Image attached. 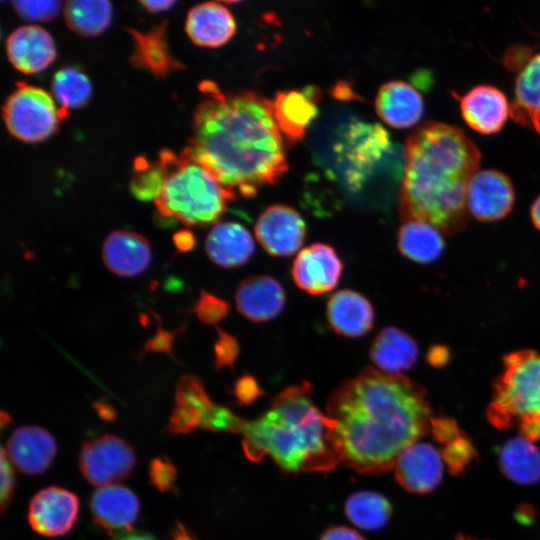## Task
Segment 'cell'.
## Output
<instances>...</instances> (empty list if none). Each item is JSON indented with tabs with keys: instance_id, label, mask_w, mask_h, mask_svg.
Instances as JSON below:
<instances>
[{
	"instance_id": "44dd1931",
	"label": "cell",
	"mask_w": 540,
	"mask_h": 540,
	"mask_svg": "<svg viewBox=\"0 0 540 540\" xmlns=\"http://www.w3.org/2000/svg\"><path fill=\"white\" fill-rule=\"evenodd\" d=\"M326 318L331 329L345 337L367 334L374 325V310L370 301L354 290L335 292L327 301Z\"/></svg>"
},
{
	"instance_id": "681fc988",
	"label": "cell",
	"mask_w": 540,
	"mask_h": 540,
	"mask_svg": "<svg viewBox=\"0 0 540 540\" xmlns=\"http://www.w3.org/2000/svg\"><path fill=\"white\" fill-rule=\"evenodd\" d=\"M514 516L518 523L530 525L535 519V511L530 505L522 504L517 507Z\"/></svg>"
},
{
	"instance_id": "7bdbcfd3",
	"label": "cell",
	"mask_w": 540,
	"mask_h": 540,
	"mask_svg": "<svg viewBox=\"0 0 540 540\" xmlns=\"http://www.w3.org/2000/svg\"><path fill=\"white\" fill-rule=\"evenodd\" d=\"M15 488V473L7 453L1 449V512H4L11 502Z\"/></svg>"
},
{
	"instance_id": "277c9868",
	"label": "cell",
	"mask_w": 540,
	"mask_h": 540,
	"mask_svg": "<svg viewBox=\"0 0 540 540\" xmlns=\"http://www.w3.org/2000/svg\"><path fill=\"white\" fill-rule=\"evenodd\" d=\"M310 391L306 381L288 386L266 412L251 421L244 419L239 434L249 460L270 456L290 473L328 472L343 463L336 424L314 404Z\"/></svg>"
},
{
	"instance_id": "1f68e13d",
	"label": "cell",
	"mask_w": 540,
	"mask_h": 540,
	"mask_svg": "<svg viewBox=\"0 0 540 540\" xmlns=\"http://www.w3.org/2000/svg\"><path fill=\"white\" fill-rule=\"evenodd\" d=\"M52 94L66 111L85 105L92 92L88 77L75 67H65L57 71L51 83Z\"/></svg>"
},
{
	"instance_id": "b9f144b4",
	"label": "cell",
	"mask_w": 540,
	"mask_h": 540,
	"mask_svg": "<svg viewBox=\"0 0 540 540\" xmlns=\"http://www.w3.org/2000/svg\"><path fill=\"white\" fill-rule=\"evenodd\" d=\"M432 438L445 446L464 434L457 421L448 416L433 417L430 424Z\"/></svg>"
},
{
	"instance_id": "c3c4849f",
	"label": "cell",
	"mask_w": 540,
	"mask_h": 540,
	"mask_svg": "<svg viewBox=\"0 0 540 540\" xmlns=\"http://www.w3.org/2000/svg\"><path fill=\"white\" fill-rule=\"evenodd\" d=\"M173 242L180 252H187L195 247L196 241L192 232L180 230L173 235Z\"/></svg>"
},
{
	"instance_id": "9f6ffc18",
	"label": "cell",
	"mask_w": 540,
	"mask_h": 540,
	"mask_svg": "<svg viewBox=\"0 0 540 540\" xmlns=\"http://www.w3.org/2000/svg\"><path fill=\"white\" fill-rule=\"evenodd\" d=\"M9 421V415L5 414L4 412L1 413V424H2V427L7 424V422Z\"/></svg>"
},
{
	"instance_id": "7dc6e473",
	"label": "cell",
	"mask_w": 540,
	"mask_h": 540,
	"mask_svg": "<svg viewBox=\"0 0 540 540\" xmlns=\"http://www.w3.org/2000/svg\"><path fill=\"white\" fill-rule=\"evenodd\" d=\"M520 436L523 438L535 442L540 440V419L537 418H525L519 421L517 425Z\"/></svg>"
},
{
	"instance_id": "f6af8a7d",
	"label": "cell",
	"mask_w": 540,
	"mask_h": 540,
	"mask_svg": "<svg viewBox=\"0 0 540 540\" xmlns=\"http://www.w3.org/2000/svg\"><path fill=\"white\" fill-rule=\"evenodd\" d=\"M178 332L179 330L168 331L159 326L157 332L144 344L142 354L148 352L166 353L172 357V343Z\"/></svg>"
},
{
	"instance_id": "d590c367",
	"label": "cell",
	"mask_w": 540,
	"mask_h": 540,
	"mask_svg": "<svg viewBox=\"0 0 540 540\" xmlns=\"http://www.w3.org/2000/svg\"><path fill=\"white\" fill-rule=\"evenodd\" d=\"M192 311L204 324H217L222 321L230 311L229 303L205 290L192 307Z\"/></svg>"
},
{
	"instance_id": "11a10c76",
	"label": "cell",
	"mask_w": 540,
	"mask_h": 540,
	"mask_svg": "<svg viewBox=\"0 0 540 540\" xmlns=\"http://www.w3.org/2000/svg\"><path fill=\"white\" fill-rule=\"evenodd\" d=\"M115 540H155V538L143 532H126Z\"/></svg>"
},
{
	"instance_id": "816d5d0a",
	"label": "cell",
	"mask_w": 540,
	"mask_h": 540,
	"mask_svg": "<svg viewBox=\"0 0 540 540\" xmlns=\"http://www.w3.org/2000/svg\"><path fill=\"white\" fill-rule=\"evenodd\" d=\"M170 540H197L196 537L182 523L177 522Z\"/></svg>"
},
{
	"instance_id": "d6a6232c",
	"label": "cell",
	"mask_w": 540,
	"mask_h": 540,
	"mask_svg": "<svg viewBox=\"0 0 540 540\" xmlns=\"http://www.w3.org/2000/svg\"><path fill=\"white\" fill-rule=\"evenodd\" d=\"M164 177L165 168L159 159L150 163L145 158H139L134 164L130 189L139 200H155L163 185Z\"/></svg>"
},
{
	"instance_id": "6f0895ef",
	"label": "cell",
	"mask_w": 540,
	"mask_h": 540,
	"mask_svg": "<svg viewBox=\"0 0 540 540\" xmlns=\"http://www.w3.org/2000/svg\"><path fill=\"white\" fill-rule=\"evenodd\" d=\"M457 539H458V540H472L470 537L464 536V535L458 536Z\"/></svg>"
},
{
	"instance_id": "e0dca14e",
	"label": "cell",
	"mask_w": 540,
	"mask_h": 540,
	"mask_svg": "<svg viewBox=\"0 0 540 540\" xmlns=\"http://www.w3.org/2000/svg\"><path fill=\"white\" fill-rule=\"evenodd\" d=\"M6 52L10 63L25 74L45 70L56 57V48L51 35L37 25L15 29L7 37Z\"/></svg>"
},
{
	"instance_id": "6da1fadb",
	"label": "cell",
	"mask_w": 540,
	"mask_h": 540,
	"mask_svg": "<svg viewBox=\"0 0 540 540\" xmlns=\"http://www.w3.org/2000/svg\"><path fill=\"white\" fill-rule=\"evenodd\" d=\"M189 149L234 197H253L288 170L284 139L272 102L254 91L222 92L200 84Z\"/></svg>"
},
{
	"instance_id": "484cf974",
	"label": "cell",
	"mask_w": 540,
	"mask_h": 540,
	"mask_svg": "<svg viewBox=\"0 0 540 540\" xmlns=\"http://www.w3.org/2000/svg\"><path fill=\"white\" fill-rule=\"evenodd\" d=\"M369 356L380 371L401 375L410 370L419 357L418 344L414 338L394 326L382 329L374 338Z\"/></svg>"
},
{
	"instance_id": "ac0fdd59",
	"label": "cell",
	"mask_w": 540,
	"mask_h": 540,
	"mask_svg": "<svg viewBox=\"0 0 540 540\" xmlns=\"http://www.w3.org/2000/svg\"><path fill=\"white\" fill-rule=\"evenodd\" d=\"M54 437L39 426L17 428L6 445V453L20 471L36 475L45 472L56 454Z\"/></svg>"
},
{
	"instance_id": "9a60e30c",
	"label": "cell",
	"mask_w": 540,
	"mask_h": 540,
	"mask_svg": "<svg viewBox=\"0 0 540 540\" xmlns=\"http://www.w3.org/2000/svg\"><path fill=\"white\" fill-rule=\"evenodd\" d=\"M452 94L459 100L466 124L483 135L499 132L510 116L511 106L506 95L493 85L480 84L463 95Z\"/></svg>"
},
{
	"instance_id": "4fadbf2b",
	"label": "cell",
	"mask_w": 540,
	"mask_h": 540,
	"mask_svg": "<svg viewBox=\"0 0 540 540\" xmlns=\"http://www.w3.org/2000/svg\"><path fill=\"white\" fill-rule=\"evenodd\" d=\"M342 271L343 264L335 249L328 244L314 243L297 254L291 275L298 288L320 295L338 285Z\"/></svg>"
},
{
	"instance_id": "30bf717a",
	"label": "cell",
	"mask_w": 540,
	"mask_h": 540,
	"mask_svg": "<svg viewBox=\"0 0 540 540\" xmlns=\"http://www.w3.org/2000/svg\"><path fill=\"white\" fill-rule=\"evenodd\" d=\"M515 192L509 177L495 169L478 170L470 179L466 192L469 215L482 222L506 217L513 208Z\"/></svg>"
},
{
	"instance_id": "52a82bcc",
	"label": "cell",
	"mask_w": 540,
	"mask_h": 540,
	"mask_svg": "<svg viewBox=\"0 0 540 540\" xmlns=\"http://www.w3.org/2000/svg\"><path fill=\"white\" fill-rule=\"evenodd\" d=\"M68 111L56 105L42 88L23 82L8 96L2 116L9 133L28 142H40L54 134Z\"/></svg>"
},
{
	"instance_id": "4316f807",
	"label": "cell",
	"mask_w": 540,
	"mask_h": 540,
	"mask_svg": "<svg viewBox=\"0 0 540 540\" xmlns=\"http://www.w3.org/2000/svg\"><path fill=\"white\" fill-rule=\"evenodd\" d=\"M497 463L514 483L530 486L540 482V450L522 436L508 439L497 449Z\"/></svg>"
},
{
	"instance_id": "7a4b0ae2",
	"label": "cell",
	"mask_w": 540,
	"mask_h": 540,
	"mask_svg": "<svg viewBox=\"0 0 540 540\" xmlns=\"http://www.w3.org/2000/svg\"><path fill=\"white\" fill-rule=\"evenodd\" d=\"M343 463L362 474L391 470L402 451L430 432L432 410L424 388L403 375L367 367L329 396Z\"/></svg>"
},
{
	"instance_id": "f35d334b",
	"label": "cell",
	"mask_w": 540,
	"mask_h": 540,
	"mask_svg": "<svg viewBox=\"0 0 540 540\" xmlns=\"http://www.w3.org/2000/svg\"><path fill=\"white\" fill-rule=\"evenodd\" d=\"M13 8L22 18L29 21H48L59 13V1H13Z\"/></svg>"
},
{
	"instance_id": "836d02e7",
	"label": "cell",
	"mask_w": 540,
	"mask_h": 540,
	"mask_svg": "<svg viewBox=\"0 0 540 540\" xmlns=\"http://www.w3.org/2000/svg\"><path fill=\"white\" fill-rule=\"evenodd\" d=\"M213 405L198 377L184 375L179 379L176 385L175 406L196 410L205 417Z\"/></svg>"
},
{
	"instance_id": "603a6c76",
	"label": "cell",
	"mask_w": 540,
	"mask_h": 540,
	"mask_svg": "<svg viewBox=\"0 0 540 540\" xmlns=\"http://www.w3.org/2000/svg\"><path fill=\"white\" fill-rule=\"evenodd\" d=\"M185 30L196 45L216 48L232 38L236 23L230 10L223 4L204 2L189 10Z\"/></svg>"
},
{
	"instance_id": "cb8c5ba5",
	"label": "cell",
	"mask_w": 540,
	"mask_h": 540,
	"mask_svg": "<svg viewBox=\"0 0 540 540\" xmlns=\"http://www.w3.org/2000/svg\"><path fill=\"white\" fill-rule=\"evenodd\" d=\"M319 92L316 88L303 91H279L272 101L273 114L282 135L290 143L301 139L317 115Z\"/></svg>"
},
{
	"instance_id": "ee69618b",
	"label": "cell",
	"mask_w": 540,
	"mask_h": 540,
	"mask_svg": "<svg viewBox=\"0 0 540 540\" xmlns=\"http://www.w3.org/2000/svg\"><path fill=\"white\" fill-rule=\"evenodd\" d=\"M233 391L237 400L242 404H250L263 394V390L256 379L250 375H243L238 378Z\"/></svg>"
},
{
	"instance_id": "f546056e",
	"label": "cell",
	"mask_w": 540,
	"mask_h": 540,
	"mask_svg": "<svg viewBox=\"0 0 540 540\" xmlns=\"http://www.w3.org/2000/svg\"><path fill=\"white\" fill-rule=\"evenodd\" d=\"M64 17L68 27L82 36H96L110 24L112 6L103 0H72L65 3Z\"/></svg>"
},
{
	"instance_id": "5bb4252c",
	"label": "cell",
	"mask_w": 540,
	"mask_h": 540,
	"mask_svg": "<svg viewBox=\"0 0 540 540\" xmlns=\"http://www.w3.org/2000/svg\"><path fill=\"white\" fill-rule=\"evenodd\" d=\"M393 469L401 487L411 493L426 494L441 484L444 461L436 447L419 440L402 451Z\"/></svg>"
},
{
	"instance_id": "5b68a950",
	"label": "cell",
	"mask_w": 540,
	"mask_h": 540,
	"mask_svg": "<svg viewBox=\"0 0 540 540\" xmlns=\"http://www.w3.org/2000/svg\"><path fill=\"white\" fill-rule=\"evenodd\" d=\"M159 160L165 177L154 201L162 216L187 226H203L216 222L225 213L227 201L235 199L195 159L189 147L179 154L162 151Z\"/></svg>"
},
{
	"instance_id": "ba28073f",
	"label": "cell",
	"mask_w": 540,
	"mask_h": 540,
	"mask_svg": "<svg viewBox=\"0 0 540 540\" xmlns=\"http://www.w3.org/2000/svg\"><path fill=\"white\" fill-rule=\"evenodd\" d=\"M135 453L122 438L105 434L82 445L79 468L94 486L117 484L127 478L135 465Z\"/></svg>"
},
{
	"instance_id": "74e56055",
	"label": "cell",
	"mask_w": 540,
	"mask_h": 540,
	"mask_svg": "<svg viewBox=\"0 0 540 540\" xmlns=\"http://www.w3.org/2000/svg\"><path fill=\"white\" fill-rule=\"evenodd\" d=\"M151 485L160 492L176 490L177 470L168 457H155L149 464Z\"/></svg>"
},
{
	"instance_id": "ffe728a7",
	"label": "cell",
	"mask_w": 540,
	"mask_h": 540,
	"mask_svg": "<svg viewBox=\"0 0 540 540\" xmlns=\"http://www.w3.org/2000/svg\"><path fill=\"white\" fill-rule=\"evenodd\" d=\"M151 258L148 240L132 231H113L103 243L102 259L105 266L122 277L141 274L149 267Z\"/></svg>"
},
{
	"instance_id": "4dcf8cb0",
	"label": "cell",
	"mask_w": 540,
	"mask_h": 540,
	"mask_svg": "<svg viewBox=\"0 0 540 540\" xmlns=\"http://www.w3.org/2000/svg\"><path fill=\"white\" fill-rule=\"evenodd\" d=\"M345 513L358 528L377 530L384 527L392 514L389 500L380 493L359 491L348 497Z\"/></svg>"
},
{
	"instance_id": "83f0119b",
	"label": "cell",
	"mask_w": 540,
	"mask_h": 540,
	"mask_svg": "<svg viewBox=\"0 0 540 540\" xmlns=\"http://www.w3.org/2000/svg\"><path fill=\"white\" fill-rule=\"evenodd\" d=\"M134 50L131 61L159 78H166L170 73L183 69V65L175 60L165 39V23L155 26L149 31L129 30Z\"/></svg>"
},
{
	"instance_id": "7c38bea8",
	"label": "cell",
	"mask_w": 540,
	"mask_h": 540,
	"mask_svg": "<svg viewBox=\"0 0 540 540\" xmlns=\"http://www.w3.org/2000/svg\"><path fill=\"white\" fill-rule=\"evenodd\" d=\"M79 514L77 496L64 488L50 486L37 492L28 508V521L38 534L47 537L68 533Z\"/></svg>"
},
{
	"instance_id": "9c48e42d",
	"label": "cell",
	"mask_w": 540,
	"mask_h": 540,
	"mask_svg": "<svg viewBox=\"0 0 540 540\" xmlns=\"http://www.w3.org/2000/svg\"><path fill=\"white\" fill-rule=\"evenodd\" d=\"M505 63L518 70L510 116L540 134V52L530 54L528 48L516 47L506 54Z\"/></svg>"
},
{
	"instance_id": "7402d4cb",
	"label": "cell",
	"mask_w": 540,
	"mask_h": 540,
	"mask_svg": "<svg viewBox=\"0 0 540 540\" xmlns=\"http://www.w3.org/2000/svg\"><path fill=\"white\" fill-rule=\"evenodd\" d=\"M375 109L389 126L404 129L414 126L421 119L424 102L414 86L402 80H393L379 88Z\"/></svg>"
},
{
	"instance_id": "2e32d148",
	"label": "cell",
	"mask_w": 540,
	"mask_h": 540,
	"mask_svg": "<svg viewBox=\"0 0 540 540\" xmlns=\"http://www.w3.org/2000/svg\"><path fill=\"white\" fill-rule=\"evenodd\" d=\"M239 313L253 323L274 319L284 309L286 295L281 283L270 275L244 278L235 292Z\"/></svg>"
},
{
	"instance_id": "8d00e7d4",
	"label": "cell",
	"mask_w": 540,
	"mask_h": 540,
	"mask_svg": "<svg viewBox=\"0 0 540 540\" xmlns=\"http://www.w3.org/2000/svg\"><path fill=\"white\" fill-rule=\"evenodd\" d=\"M244 419L226 407L213 405L203 418L202 428L212 432L240 433Z\"/></svg>"
},
{
	"instance_id": "8fae6325",
	"label": "cell",
	"mask_w": 540,
	"mask_h": 540,
	"mask_svg": "<svg viewBox=\"0 0 540 540\" xmlns=\"http://www.w3.org/2000/svg\"><path fill=\"white\" fill-rule=\"evenodd\" d=\"M255 235L264 250L277 257L293 255L302 246L306 224L292 207L274 204L258 217Z\"/></svg>"
},
{
	"instance_id": "d4e9b609",
	"label": "cell",
	"mask_w": 540,
	"mask_h": 540,
	"mask_svg": "<svg viewBox=\"0 0 540 540\" xmlns=\"http://www.w3.org/2000/svg\"><path fill=\"white\" fill-rule=\"evenodd\" d=\"M205 249L210 260L223 268L246 264L252 257L255 245L250 232L236 222L215 223L210 229Z\"/></svg>"
},
{
	"instance_id": "f5cc1de1",
	"label": "cell",
	"mask_w": 540,
	"mask_h": 540,
	"mask_svg": "<svg viewBox=\"0 0 540 540\" xmlns=\"http://www.w3.org/2000/svg\"><path fill=\"white\" fill-rule=\"evenodd\" d=\"M96 410L99 413L100 417L105 421H111L115 418V411L114 409L106 405L104 403H96L95 404Z\"/></svg>"
},
{
	"instance_id": "bcb514c9",
	"label": "cell",
	"mask_w": 540,
	"mask_h": 540,
	"mask_svg": "<svg viewBox=\"0 0 540 540\" xmlns=\"http://www.w3.org/2000/svg\"><path fill=\"white\" fill-rule=\"evenodd\" d=\"M319 540H364V538L354 529L335 526L327 529Z\"/></svg>"
},
{
	"instance_id": "db71d44e",
	"label": "cell",
	"mask_w": 540,
	"mask_h": 540,
	"mask_svg": "<svg viewBox=\"0 0 540 540\" xmlns=\"http://www.w3.org/2000/svg\"><path fill=\"white\" fill-rule=\"evenodd\" d=\"M530 215L533 225L540 231V195L533 202Z\"/></svg>"
},
{
	"instance_id": "3957f363",
	"label": "cell",
	"mask_w": 540,
	"mask_h": 540,
	"mask_svg": "<svg viewBox=\"0 0 540 540\" xmlns=\"http://www.w3.org/2000/svg\"><path fill=\"white\" fill-rule=\"evenodd\" d=\"M399 211L402 221L427 222L442 233L464 229L466 192L481 153L459 127L427 121L406 139Z\"/></svg>"
},
{
	"instance_id": "ab89813d",
	"label": "cell",
	"mask_w": 540,
	"mask_h": 540,
	"mask_svg": "<svg viewBox=\"0 0 540 540\" xmlns=\"http://www.w3.org/2000/svg\"><path fill=\"white\" fill-rule=\"evenodd\" d=\"M203 417L196 410L175 406L167 429L171 434H187L202 426Z\"/></svg>"
},
{
	"instance_id": "e575fe53",
	"label": "cell",
	"mask_w": 540,
	"mask_h": 540,
	"mask_svg": "<svg viewBox=\"0 0 540 540\" xmlns=\"http://www.w3.org/2000/svg\"><path fill=\"white\" fill-rule=\"evenodd\" d=\"M441 455L444 464L453 476L462 475L478 458L475 446L465 433L443 446Z\"/></svg>"
},
{
	"instance_id": "d6986e66",
	"label": "cell",
	"mask_w": 540,
	"mask_h": 540,
	"mask_svg": "<svg viewBox=\"0 0 540 540\" xmlns=\"http://www.w3.org/2000/svg\"><path fill=\"white\" fill-rule=\"evenodd\" d=\"M90 510L94 522L112 534L133 526L139 513V501L129 488L110 484L94 491Z\"/></svg>"
},
{
	"instance_id": "8992f818",
	"label": "cell",
	"mask_w": 540,
	"mask_h": 540,
	"mask_svg": "<svg viewBox=\"0 0 540 540\" xmlns=\"http://www.w3.org/2000/svg\"><path fill=\"white\" fill-rule=\"evenodd\" d=\"M486 416L499 430L517 426L525 418L540 419L539 352L520 349L504 356Z\"/></svg>"
},
{
	"instance_id": "f907efd6",
	"label": "cell",
	"mask_w": 540,
	"mask_h": 540,
	"mask_svg": "<svg viewBox=\"0 0 540 540\" xmlns=\"http://www.w3.org/2000/svg\"><path fill=\"white\" fill-rule=\"evenodd\" d=\"M140 4L149 12L159 13L170 9L175 2L170 0L140 1Z\"/></svg>"
},
{
	"instance_id": "f1b7e54d",
	"label": "cell",
	"mask_w": 540,
	"mask_h": 540,
	"mask_svg": "<svg viewBox=\"0 0 540 540\" xmlns=\"http://www.w3.org/2000/svg\"><path fill=\"white\" fill-rule=\"evenodd\" d=\"M397 245L403 256L419 264L435 262L445 248L442 232L419 220L403 221L398 231Z\"/></svg>"
},
{
	"instance_id": "60d3db41",
	"label": "cell",
	"mask_w": 540,
	"mask_h": 540,
	"mask_svg": "<svg viewBox=\"0 0 540 540\" xmlns=\"http://www.w3.org/2000/svg\"><path fill=\"white\" fill-rule=\"evenodd\" d=\"M218 336L214 344L215 366L217 369L233 367L239 354L237 340L225 331L217 329Z\"/></svg>"
}]
</instances>
